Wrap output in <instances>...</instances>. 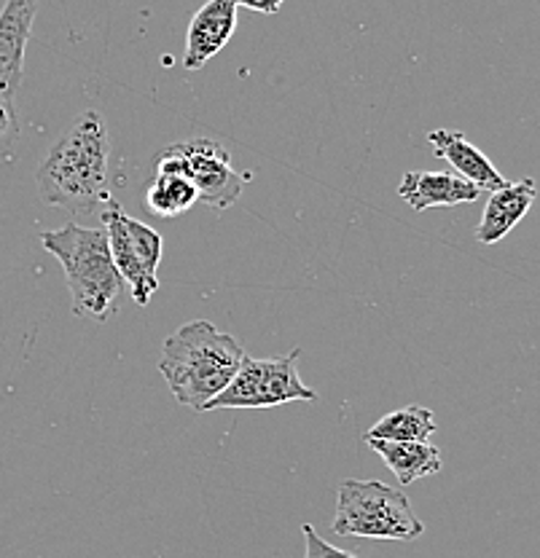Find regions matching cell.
<instances>
[{"label": "cell", "instance_id": "17", "mask_svg": "<svg viewBox=\"0 0 540 558\" xmlns=\"http://www.w3.org/2000/svg\"><path fill=\"white\" fill-rule=\"evenodd\" d=\"M301 534H304V558H358L356 554H347V550L334 548L331 543H325L321 534L315 532L312 523H304L301 526Z\"/></svg>", "mask_w": 540, "mask_h": 558}, {"label": "cell", "instance_id": "14", "mask_svg": "<svg viewBox=\"0 0 540 558\" xmlns=\"http://www.w3.org/2000/svg\"><path fill=\"white\" fill-rule=\"evenodd\" d=\"M196 202H200L196 189L191 185V180L183 178V174L156 172L148 191H145V207L154 215H159V218H176V215H183L185 209L194 207Z\"/></svg>", "mask_w": 540, "mask_h": 558}, {"label": "cell", "instance_id": "11", "mask_svg": "<svg viewBox=\"0 0 540 558\" xmlns=\"http://www.w3.org/2000/svg\"><path fill=\"white\" fill-rule=\"evenodd\" d=\"M428 140L433 143L435 154L444 161H449L452 170H455L460 178H466L468 183H473L479 191H501L508 180L497 172V167L476 148L473 143H468L460 132L452 130H431Z\"/></svg>", "mask_w": 540, "mask_h": 558}, {"label": "cell", "instance_id": "1", "mask_svg": "<svg viewBox=\"0 0 540 558\" xmlns=\"http://www.w3.org/2000/svg\"><path fill=\"white\" fill-rule=\"evenodd\" d=\"M108 126L97 110L75 119L38 167V194L46 205L71 213H89L106 205L108 191Z\"/></svg>", "mask_w": 540, "mask_h": 558}, {"label": "cell", "instance_id": "8", "mask_svg": "<svg viewBox=\"0 0 540 558\" xmlns=\"http://www.w3.org/2000/svg\"><path fill=\"white\" fill-rule=\"evenodd\" d=\"M237 31V5L231 0H207L194 16H191L189 35H185L183 68L200 70L207 60L226 49L231 35Z\"/></svg>", "mask_w": 540, "mask_h": 558}, {"label": "cell", "instance_id": "2", "mask_svg": "<svg viewBox=\"0 0 540 558\" xmlns=\"http://www.w3.org/2000/svg\"><path fill=\"white\" fill-rule=\"evenodd\" d=\"M245 349L229 333H220L207 319H194L167 336L161 347L159 374L185 409L205 411V405L231 381Z\"/></svg>", "mask_w": 540, "mask_h": 558}, {"label": "cell", "instance_id": "12", "mask_svg": "<svg viewBox=\"0 0 540 558\" xmlns=\"http://www.w3.org/2000/svg\"><path fill=\"white\" fill-rule=\"evenodd\" d=\"M382 462L396 473L400 486H411L415 481L428 478L441 470V451L431 440H365Z\"/></svg>", "mask_w": 540, "mask_h": 558}, {"label": "cell", "instance_id": "3", "mask_svg": "<svg viewBox=\"0 0 540 558\" xmlns=\"http://www.w3.org/2000/svg\"><path fill=\"white\" fill-rule=\"evenodd\" d=\"M40 244L60 260L75 314L106 319L119 306L124 282L110 258L106 231L65 223L62 229L44 231Z\"/></svg>", "mask_w": 540, "mask_h": 558}, {"label": "cell", "instance_id": "16", "mask_svg": "<svg viewBox=\"0 0 540 558\" xmlns=\"http://www.w3.org/2000/svg\"><path fill=\"white\" fill-rule=\"evenodd\" d=\"M20 140V121H16L14 95L0 92V161L11 159Z\"/></svg>", "mask_w": 540, "mask_h": 558}, {"label": "cell", "instance_id": "7", "mask_svg": "<svg viewBox=\"0 0 540 558\" xmlns=\"http://www.w3.org/2000/svg\"><path fill=\"white\" fill-rule=\"evenodd\" d=\"M38 0H5L0 11V92L16 95L25 73V49L36 22Z\"/></svg>", "mask_w": 540, "mask_h": 558}, {"label": "cell", "instance_id": "15", "mask_svg": "<svg viewBox=\"0 0 540 558\" xmlns=\"http://www.w3.org/2000/svg\"><path fill=\"white\" fill-rule=\"evenodd\" d=\"M435 433V416L422 405H406L382 416L363 440H431Z\"/></svg>", "mask_w": 540, "mask_h": 558}, {"label": "cell", "instance_id": "13", "mask_svg": "<svg viewBox=\"0 0 540 558\" xmlns=\"http://www.w3.org/2000/svg\"><path fill=\"white\" fill-rule=\"evenodd\" d=\"M299 357L301 347L290 349V354H283V357L261 360L259 409H277L290 400H317L315 389L299 379V365H296Z\"/></svg>", "mask_w": 540, "mask_h": 558}, {"label": "cell", "instance_id": "9", "mask_svg": "<svg viewBox=\"0 0 540 558\" xmlns=\"http://www.w3.org/2000/svg\"><path fill=\"white\" fill-rule=\"evenodd\" d=\"M484 191L476 189L466 178L457 172H425L415 170L406 172L398 185V196L415 213H422L428 207H455L476 202Z\"/></svg>", "mask_w": 540, "mask_h": 558}, {"label": "cell", "instance_id": "6", "mask_svg": "<svg viewBox=\"0 0 540 558\" xmlns=\"http://www.w3.org/2000/svg\"><path fill=\"white\" fill-rule=\"evenodd\" d=\"M156 172L183 174L196 189L200 202L216 209L235 205L251 180V174H240L231 167L229 150L211 137L167 145L156 159Z\"/></svg>", "mask_w": 540, "mask_h": 558}, {"label": "cell", "instance_id": "10", "mask_svg": "<svg viewBox=\"0 0 540 558\" xmlns=\"http://www.w3.org/2000/svg\"><path fill=\"white\" fill-rule=\"evenodd\" d=\"M538 196L536 180H519V183H505L501 191H492L487 202L481 223L476 226V240L481 244H497L511 234L516 223L527 215Z\"/></svg>", "mask_w": 540, "mask_h": 558}, {"label": "cell", "instance_id": "4", "mask_svg": "<svg viewBox=\"0 0 540 558\" xmlns=\"http://www.w3.org/2000/svg\"><path fill=\"white\" fill-rule=\"evenodd\" d=\"M334 532L339 537L417 539L425 526L400 488L382 481H345L336 497Z\"/></svg>", "mask_w": 540, "mask_h": 558}, {"label": "cell", "instance_id": "5", "mask_svg": "<svg viewBox=\"0 0 540 558\" xmlns=\"http://www.w3.org/2000/svg\"><path fill=\"white\" fill-rule=\"evenodd\" d=\"M103 226H106L108 250L113 258L121 282L130 288L132 301L145 306L151 295L159 290V260H161V236L151 226L130 218L124 207L110 196L103 209Z\"/></svg>", "mask_w": 540, "mask_h": 558}]
</instances>
